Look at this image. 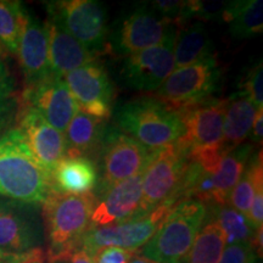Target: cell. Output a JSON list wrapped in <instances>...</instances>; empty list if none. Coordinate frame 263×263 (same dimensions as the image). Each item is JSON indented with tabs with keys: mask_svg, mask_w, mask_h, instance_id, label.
<instances>
[{
	"mask_svg": "<svg viewBox=\"0 0 263 263\" xmlns=\"http://www.w3.org/2000/svg\"><path fill=\"white\" fill-rule=\"evenodd\" d=\"M52 189L45 171L14 127L0 137V196L26 205H43Z\"/></svg>",
	"mask_w": 263,
	"mask_h": 263,
	"instance_id": "6da1fadb",
	"label": "cell"
},
{
	"mask_svg": "<svg viewBox=\"0 0 263 263\" xmlns=\"http://www.w3.org/2000/svg\"><path fill=\"white\" fill-rule=\"evenodd\" d=\"M95 203L97 196L94 193L67 195L51 189L42 205L49 242V263L57 262L81 248L82 239L90 228Z\"/></svg>",
	"mask_w": 263,
	"mask_h": 263,
	"instance_id": "7a4b0ae2",
	"label": "cell"
},
{
	"mask_svg": "<svg viewBox=\"0 0 263 263\" xmlns=\"http://www.w3.org/2000/svg\"><path fill=\"white\" fill-rule=\"evenodd\" d=\"M114 120L122 133L151 150L176 144L185 130L178 111L154 97L136 98L117 105Z\"/></svg>",
	"mask_w": 263,
	"mask_h": 263,
	"instance_id": "3957f363",
	"label": "cell"
},
{
	"mask_svg": "<svg viewBox=\"0 0 263 263\" xmlns=\"http://www.w3.org/2000/svg\"><path fill=\"white\" fill-rule=\"evenodd\" d=\"M206 217L203 202L194 199L179 200L171 207L139 255L155 263H186Z\"/></svg>",
	"mask_w": 263,
	"mask_h": 263,
	"instance_id": "277c9868",
	"label": "cell"
},
{
	"mask_svg": "<svg viewBox=\"0 0 263 263\" xmlns=\"http://www.w3.org/2000/svg\"><path fill=\"white\" fill-rule=\"evenodd\" d=\"M222 70L216 57L177 68L153 97L176 111L212 99L221 84Z\"/></svg>",
	"mask_w": 263,
	"mask_h": 263,
	"instance_id": "5b68a950",
	"label": "cell"
},
{
	"mask_svg": "<svg viewBox=\"0 0 263 263\" xmlns=\"http://www.w3.org/2000/svg\"><path fill=\"white\" fill-rule=\"evenodd\" d=\"M48 18L77 39L88 50L100 55L108 50L107 12L97 0H61L47 5Z\"/></svg>",
	"mask_w": 263,
	"mask_h": 263,
	"instance_id": "8992f818",
	"label": "cell"
},
{
	"mask_svg": "<svg viewBox=\"0 0 263 263\" xmlns=\"http://www.w3.org/2000/svg\"><path fill=\"white\" fill-rule=\"evenodd\" d=\"M188 166V156L178 143L156 150L143 173L140 216L163 203L178 202V190Z\"/></svg>",
	"mask_w": 263,
	"mask_h": 263,
	"instance_id": "52a82bcc",
	"label": "cell"
},
{
	"mask_svg": "<svg viewBox=\"0 0 263 263\" xmlns=\"http://www.w3.org/2000/svg\"><path fill=\"white\" fill-rule=\"evenodd\" d=\"M101 150L100 180L95 196L120 182L144 173L156 153L116 128L105 130Z\"/></svg>",
	"mask_w": 263,
	"mask_h": 263,
	"instance_id": "ba28073f",
	"label": "cell"
},
{
	"mask_svg": "<svg viewBox=\"0 0 263 263\" xmlns=\"http://www.w3.org/2000/svg\"><path fill=\"white\" fill-rule=\"evenodd\" d=\"M227 100L210 99L194 106L180 110L184 134L177 141L188 159L223 147V122Z\"/></svg>",
	"mask_w": 263,
	"mask_h": 263,
	"instance_id": "9c48e42d",
	"label": "cell"
},
{
	"mask_svg": "<svg viewBox=\"0 0 263 263\" xmlns=\"http://www.w3.org/2000/svg\"><path fill=\"white\" fill-rule=\"evenodd\" d=\"M177 25L172 24L162 41L126 58L121 76L129 88L154 93L174 71L173 49Z\"/></svg>",
	"mask_w": 263,
	"mask_h": 263,
	"instance_id": "30bf717a",
	"label": "cell"
},
{
	"mask_svg": "<svg viewBox=\"0 0 263 263\" xmlns=\"http://www.w3.org/2000/svg\"><path fill=\"white\" fill-rule=\"evenodd\" d=\"M173 205L163 203L149 215L114 226L90 228L81 241V248L94 257L100 249L115 246L137 252L155 234L160 223Z\"/></svg>",
	"mask_w": 263,
	"mask_h": 263,
	"instance_id": "8fae6325",
	"label": "cell"
},
{
	"mask_svg": "<svg viewBox=\"0 0 263 263\" xmlns=\"http://www.w3.org/2000/svg\"><path fill=\"white\" fill-rule=\"evenodd\" d=\"M150 4H140L124 16L108 35V50L120 57H129L162 41L170 26Z\"/></svg>",
	"mask_w": 263,
	"mask_h": 263,
	"instance_id": "7c38bea8",
	"label": "cell"
},
{
	"mask_svg": "<svg viewBox=\"0 0 263 263\" xmlns=\"http://www.w3.org/2000/svg\"><path fill=\"white\" fill-rule=\"evenodd\" d=\"M37 207L0 200V251L24 254L41 249L44 232Z\"/></svg>",
	"mask_w": 263,
	"mask_h": 263,
	"instance_id": "4fadbf2b",
	"label": "cell"
},
{
	"mask_svg": "<svg viewBox=\"0 0 263 263\" xmlns=\"http://www.w3.org/2000/svg\"><path fill=\"white\" fill-rule=\"evenodd\" d=\"M78 108L91 116L107 120L112 112L114 84L99 62H91L64 77Z\"/></svg>",
	"mask_w": 263,
	"mask_h": 263,
	"instance_id": "5bb4252c",
	"label": "cell"
},
{
	"mask_svg": "<svg viewBox=\"0 0 263 263\" xmlns=\"http://www.w3.org/2000/svg\"><path fill=\"white\" fill-rule=\"evenodd\" d=\"M20 104L34 108L49 124L61 133H64L74 115L80 111L64 78L55 74L24 89V93L20 95Z\"/></svg>",
	"mask_w": 263,
	"mask_h": 263,
	"instance_id": "9a60e30c",
	"label": "cell"
},
{
	"mask_svg": "<svg viewBox=\"0 0 263 263\" xmlns=\"http://www.w3.org/2000/svg\"><path fill=\"white\" fill-rule=\"evenodd\" d=\"M16 122V128L24 134L35 160L51 176L57 164L65 156L64 133L49 124L41 114L27 105L20 104Z\"/></svg>",
	"mask_w": 263,
	"mask_h": 263,
	"instance_id": "2e32d148",
	"label": "cell"
},
{
	"mask_svg": "<svg viewBox=\"0 0 263 263\" xmlns=\"http://www.w3.org/2000/svg\"><path fill=\"white\" fill-rule=\"evenodd\" d=\"M141 182L143 173L120 182L97 196V203L90 218V228L114 226L143 217L140 216L143 197Z\"/></svg>",
	"mask_w": 263,
	"mask_h": 263,
	"instance_id": "e0dca14e",
	"label": "cell"
},
{
	"mask_svg": "<svg viewBox=\"0 0 263 263\" xmlns=\"http://www.w3.org/2000/svg\"><path fill=\"white\" fill-rule=\"evenodd\" d=\"M16 57L24 73L25 89L41 83L52 74L49 61L45 25L26 10Z\"/></svg>",
	"mask_w": 263,
	"mask_h": 263,
	"instance_id": "ac0fdd59",
	"label": "cell"
},
{
	"mask_svg": "<svg viewBox=\"0 0 263 263\" xmlns=\"http://www.w3.org/2000/svg\"><path fill=\"white\" fill-rule=\"evenodd\" d=\"M44 25L48 33L49 61L52 74L64 78L70 72L97 61L99 55L88 50L57 22L48 18Z\"/></svg>",
	"mask_w": 263,
	"mask_h": 263,
	"instance_id": "d6986e66",
	"label": "cell"
},
{
	"mask_svg": "<svg viewBox=\"0 0 263 263\" xmlns=\"http://www.w3.org/2000/svg\"><path fill=\"white\" fill-rule=\"evenodd\" d=\"M52 188L67 195L91 193L99 182L98 168L87 156H64L51 173Z\"/></svg>",
	"mask_w": 263,
	"mask_h": 263,
	"instance_id": "ffe728a7",
	"label": "cell"
},
{
	"mask_svg": "<svg viewBox=\"0 0 263 263\" xmlns=\"http://www.w3.org/2000/svg\"><path fill=\"white\" fill-rule=\"evenodd\" d=\"M252 145L241 144L234 149L226 150L213 168L206 171L213 185L215 205H226L229 194L244 172L246 164L251 159Z\"/></svg>",
	"mask_w": 263,
	"mask_h": 263,
	"instance_id": "44dd1931",
	"label": "cell"
},
{
	"mask_svg": "<svg viewBox=\"0 0 263 263\" xmlns=\"http://www.w3.org/2000/svg\"><path fill=\"white\" fill-rule=\"evenodd\" d=\"M105 130L104 120L80 110L64 132L65 156L89 157V154L101 147Z\"/></svg>",
	"mask_w": 263,
	"mask_h": 263,
	"instance_id": "7402d4cb",
	"label": "cell"
},
{
	"mask_svg": "<svg viewBox=\"0 0 263 263\" xmlns=\"http://www.w3.org/2000/svg\"><path fill=\"white\" fill-rule=\"evenodd\" d=\"M212 57H215L213 43L203 22H186L179 31L177 29L173 49L174 70Z\"/></svg>",
	"mask_w": 263,
	"mask_h": 263,
	"instance_id": "603a6c76",
	"label": "cell"
},
{
	"mask_svg": "<svg viewBox=\"0 0 263 263\" xmlns=\"http://www.w3.org/2000/svg\"><path fill=\"white\" fill-rule=\"evenodd\" d=\"M257 110L249 98L240 93H235L230 99H227L223 122V146L226 149H234L244 144L251 133Z\"/></svg>",
	"mask_w": 263,
	"mask_h": 263,
	"instance_id": "cb8c5ba5",
	"label": "cell"
},
{
	"mask_svg": "<svg viewBox=\"0 0 263 263\" xmlns=\"http://www.w3.org/2000/svg\"><path fill=\"white\" fill-rule=\"evenodd\" d=\"M223 21L229 25L230 35L238 41L259 35L263 29L262 0H230Z\"/></svg>",
	"mask_w": 263,
	"mask_h": 263,
	"instance_id": "d4e9b609",
	"label": "cell"
},
{
	"mask_svg": "<svg viewBox=\"0 0 263 263\" xmlns=\"http://www.w3.org/2000/svg\"><path fill=\"white\" fill-rule=\"evenodd\" d=\"M226 238L215 218L205 219L197 233L186 263H218L226 248Z\"/></svg>",
	"mask_w": 263,
	"mask_h": 263,
	"instance_id": "484cf974",
	"label": "cell"
},
{
	"mask_svg": "<svg viewBox=\"0 0 263 263\" xmlns=\"http://www.w3.org/2000/svg\"><path fill=\"white\" fill-rule=\"evenodd\" d=\"M261 185H263V170L262 153L259 151L251 156L238 183L230 192L228 197L230 207L244 215H248L256 190Z\"/></svg>",
	"mask_w": 263,
	"mask_h": 263,
	"instance_id": "4316f807",
	"label": "cell"
},
{
	"mask_svg": "<svg viewBox=\"0 0 263 263\" xmlns=\"http://www.w3.org/2000/svg\"><path fill=\"white\" fill-rule=\"evenodd\" d=\"M212 217L218 223L226 238V245L251 244L256 229L250 224L244 213L236 211L229 205H215Z\"/></svg>",
	"mask_w": 263,
	"mask_h": 263,
	"instance_id": "83f0119b",
	"label": "cell"
},
{
	"mask_svg": "<svg viewBox=\"0 0 263 263\" xmlns=\"http://www.w3.org/2000/svg\"><path fill=\"white\" fill-rule=\"evenodd\" d=\"M25 12L22 3L0 0V44L12 55L17 52Z\"/></svg>",
	"mask_w": 263,
	"mask_h": 263,
	"instance_id": "f1b7e54d",
	"label": "cell"
},
{
	"mask_svg": "<svg viewBox=\"0 0 263 263\" xmlns=\"http://www.w3.org/2000/svg\"><path fill=\"white\" fill-rule=\"evenodd\" d=\"M20 110L16 83L4 61L0 60V137L12 129Z\"/></svg>",
	"mask_w": 263,
	"mask_h": 263,
	"instance_id": "f546056e",
	"label": "cell"
},
{
	"mask_svg": "<svg viewBox=\"0 0 263 263\" xmlns=\"http://www.w3.org/2000/svg\"><path fill=\"white\" fill-rule=\"evenodd\" d=\"M229 2H200V0H190L185 2L180 25L186 24L190 20H196L200 22L206 21H223L226 9ZM179 25V26H180Z\"/></svg>",
	"mask_w": 263,
	"mask_h": 263,
	"instance_id": "4dcf8cb0",
	"label": "cell"
},
{
	"mask_svg": "<svg viewBox=\"0 0 263 263\" xmlns=\"http://www.w3.org/2000/svg\"><path fill=\"white\" fill-rule=\"evenodd\" d=\"M263 71H262V61L255 65L240 85V90L238 93L242 94L244 97L249 98L251 103L257 108H262L263 106Z\"/></svg>",
	"mask_w": 263,
	"mask_h": 263,
	"instance_id": "1f68e13d",
	"label": "cell"
},
{
	"mask_svg": "<svg viewBox=\"0 0 263 263\" xmlns=\"http://www.w3.org/2000/svg\"><path fill=\"white\" fill-rule=\"evenodd\" d=\"M218 263H258V256L251 244L227 245Z\"/></svg>",
	"mask_w": 263,
	"mask_h": 263,
	"instance_id": "d6a6232c",
	"label": "cell"
},
{
	"mask_svg": "<svg viewBox=\"0 0 263 263\" xmlns=\"http://www.w3.org/2000/svg\"><path fill=\"white\" fill-rule=\"evenodd\" d=\"M136 252L128 250L115 248V246H106L100 249L94 255V263H128Z\"/></svg>",
	"mask_w": 263,
	"mask_h": 263,
	"instance_id": "836d02e7",
	"label": "cell"
},
{
	"mask_svg": "<svg viewBox=\"0 0 263 263\" xmlns=\"http://www.w3.org/2000/svg\"><path fill=\"white\" fill-rule=\"evenodd\" d=\"M246 217H248L252 228H261L263 224V185H261L256 190L254 200H252L251 206H250V210Z\"/></svg>",
	"mask_w": 263,
	"mask_h": 263,
	"instance_id": "e575fe53",
	"label": "cell"
},
{
	"mask_svg": "<svg viewBox=\"0 0 263 263\" xmlns=\"http://www.w3.org/2000/svg\"><path fill=\"white\" fill-rule=\"evenodd\" d=\"M43 257H44V252L42 249L24 252V254L0 251V263H32Z\"/></svg>",
	"mask_w": 263,
	"mask_h": 263,
	"instance_id": "d590c367",
	"label": "cell"
},
{
	"mask_svg": "<svg viewBox=\"0 0 263 263\" xmlns=\"http://www.w3.org/2000/svg\"><path fill=\"white\" fill-rule=\"evenodd\" d=\"M54 263H94V258L85 250L77 249L68 256Z\"/></svg>",
	"mask_w": 263,
	"mask_h": 263,
	"instance_id": "8d00e7d4",
	"label": "cell"
},
{
	"mask_svg": "<svg viewBox=\"0 0 263 263\" xmlns=\"http://www.w3.org/2000/svg\"><path fill=\"white\" fill-rule=\"evenodd\" d=\"M263 110L258 108L257 112L255 115L254 123H252L251 133H252V139L257 143L262 144V137H263Z\"/></svg>",
	"mask_w": 263,
	"mask_h": 263,
	"instance_id": "74e56055",
	"label": "cell"
},
{
	"mask_svg": "<svg viewBox=\"0 0 263 263\" xmlns=\"http://www.w3.org/2000/svg\"><path fill=\"white\" fill-rule=\"evenodd\" d=\"M128 263H155V262H153V261H150V259L143 257V256L139 254H134L133 256H132V258L129 259V262Z\"/></svg>",
	"mask_w": 263,
	"mask_h": 263,
	"instance_id": "f35d334b",
	"label": "cell"
},
{
	"mask_svg": "<svg viewBox=\"0 0 263 263\" xmlns=\"http://www.w3.org/2000/svg\"><path fill=\"white\" fill-rule=\"evenodd\" d=\"M5 49L3 48V45L0 44V60H4L5 59V57H6V54H5Z\"/></svg>",
	"mask_w": 263,
	"mask_h": 263,
	"instance_id": "ab89813d",
	"label": "cell"
},
{
	"mask_svg": "<svg viewBox=\"0 0 263 263\" xmlns=\"http://www.w3.org/2000/svg\"><path fill=\"white\" fill-rule=\"evenodd\" d=\"M44 261H45V258L43 257V258H39V259H37V261L32 262V263H44Z\"/></svg>",
	"mask_w": 263,
	"mask_h": 263,
	"instance_id": "60d3db41",
	"label": "cell"
}]
</instances>
